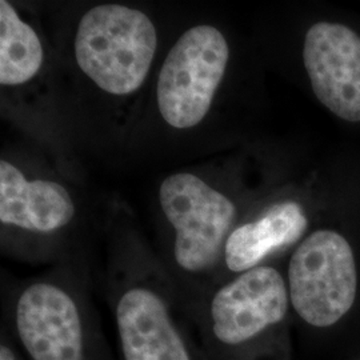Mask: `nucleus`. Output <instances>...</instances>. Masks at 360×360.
<instances>
[{
    "label": "nucleus",
    "instance_id": "obj_11",
    "mask_svg": "<svg viewBox=\"0 0 360 360\" xmlns=\"http://www.w3.org/2000/svg\"><path fill=\"white\" fill-rule=\"evenodd\" d=\"M43 63V47L34 28L11 3L0 1V83L19 86L35 77Z\"/></svg>",
    "mask_w": 360,
    "mask_h": 360
},
{
    "label": "nucleus",
    "instance_id": "obj_5",
    "mask_svg": "<svg viewBox=\"0 0 360 360\" xmlns=\"http://www.w3.org/2000/svg\"><path fill=\"white\" fill-rule=\"evenodd\" d=\"M15 331L31 360H91V338L80 309L63 288L34 283L15 306Z\"/></svg>",
    "mask_w": 360,
    "mask_h": 360
},
{
    "label": "nucleus",
    "instance_id": "obj_6",
    "mask_svg": "<svg viewBox=\"0 0 360 360\" xmlns=\"http://www.w3.org/2000/svg\"><path fill=\"white\" fill-rule=\"evenodd\" d=\"M290 306L281 272L257 266L219 288L208 309V333L219 345L236 347L282 322Z\"/></svg>",
    "mask_w": 360,
    "mask_h": 360
},
{
    "label": "nucleus",
    "instance_id": "obj_7",
    "mask_svg": "<svg viewBox=\"0 0 360 360\" xmlns=\"http://www.w3.org/2000/svg\"><path fill=\"white\" fill-rule=\"evenodd\" d=\"M303 62L318 101L342 120L359 123V35L340 23H315L304 38Z\"/></svg>",
    "mask_w": 360,
    "mask_h": 360
},
{
    "label": "nucleus",
    "instance_id": "obj_2",
    "mask_svg": "<svg viewBox=\"0 0 360 360\" xmlns=\"http://www.w3.org/2000/svg\"><path fill=\"white\" fill-rule=\"evenodd\" d=\"M355 255L334 230H318L297 245L288 266V294L296 314L314 327H330L354 306Z\"/></svg>",
    "mask_w": 360,
    "mask_h": 360
},
{
    "label": "nucleus",
    "instance_id": "obj_3",
    "mask_svg": "<svg viewBox=\"0 0 360 360\" xmlns=\"http://www.w3.org/2000/svg\"><path fill=\"white\" fill-rule=\"evenodd\" d=\"M229 59V43L215 27L195 26L180 37L162 65L156 87L166 123L191 129L206 117Z\"/></svg>",
    "mask_w": 360,
    "mask_h": 360
},
{
    "label": "nucleus",
    "instance_id": "obj_12",
    "mask_svg": "<svg viewBox=\"0 0 360 360\" xmlns=\"http://www.w3.org/2000/svg\"><path fill=\"white\" fill-rule=\"evenodd\" d=\"M0 360H20L8 343H1L0 346Z\"/></svg>",
    "mask_w": 360,
    "mask_h": 360
},
{
    "label": "nucleus",
    "instance_id": "obj_9",
    "mask_svg": "<svg viewBox=\"0 0 360 360\" xmlns=\"http://www.w3.org/2000/svg\"><path fill=\"white\" fill-rule=\"evenodd\" d=\"M75 215L71 195L51 180H27L7 160L0 162V221L27 231H58Z\"/></svg>",
    "mask_w": 360,
    "mask_h": 360
},
{
    "label": "nucleus",
    "instance_id": "obj_8",
    "mask_svg": "<svg viewBox=\"0 0 360 360\" xmlns=\"http://www.w3.org/2000/svg\"><path fill=\"white\" fill-rule=\"evenodd\" d=\"M115 324L123 360H195L166 300L147 287L120 295Z\"/></svg>",
    "mask_w": 360,
    "mask_h": 360
},
{
    "label": "nucleus",
    "instance_id": "obj_10",
    "mask_svg": "<svg viewBox=\"0 0 360 360\" xmlns=\"http://www.w3.org/2000/svg\"><path fill=\"white\" fill-rule=\"evenodd\" d=\"M303 207L294 200L270 207L263 217L232 230L224 247V262L232 272L255 269L274 251L295 243L307 230Z\"/></svg>",
    "mask_w": 360,
    "mask_h": 360
},
{
    "label": "nucleus",
    "instance_id": "obj_4",
    "mask_svg": "<svg viewBox=\"0 0 360 360\" xmlns=\"http://www.w3.org/2000/svg\"><path fill=\"white\" fill-rule=\"evenodd\" d=\"M160 206L175 230L174 257L181 270L199 274L224 255L236 208L199 176L181 172L160 186Z\"/></svg>",
    "mask_w": 360,
    "mask_h": 360
},
{
    "label": "nucleus",
    "instance_id": "obj_1",
    "mask_svg": "<svg viewBox=\"0 0 360 360\" xmlns=\"http://www.w3.org/2000/svg\"><path fill=\"white\" fill-rule=\"evenodd\" d=\"M158 44L151 19L135 8L103 4L84 13L77 27L75 56L80 70L112 95L142 87Z\"/></svg>",
    "mask_w": 360,
    "mask_h": 360
}]
</instances>
